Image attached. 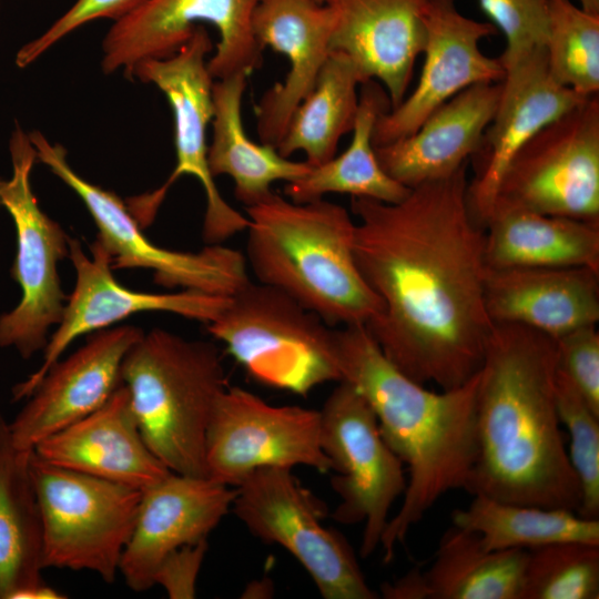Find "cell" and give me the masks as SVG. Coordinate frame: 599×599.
I'll use <instances>...</instances> for the list:
<instances>
[{"label":"cell","mask_w":599,"mask_h":599,"mask_svg":"<svg viewBox=\"0 0 599 599\" xmlns=\"http://www.w3.org/2000/svg\"><path fill=\"white\" fill-rule=\"evenodd\" d=\"M467 164L399 202L352 197L354 257L382 309L364 325L418 384L467 383L493 328L485 306V231L467 200Z\"/></svg>","instance_id":"1"},{"label":"cell","mask_w":599,"mask_h":599,"mask_svg":"<svg viewBox=\"0 0 599 599\" xmlns=\"http://www.w3.org/2000/svg\"><path fill=\"white\" fill-rule=\"evenodd\" d=\"M557 369L556 338L494 323L479 369L469 494L578 511L580 485L556 405Z\"/></svg>","instance_id":"2"},{"label":"cell","mask_w":599,"mask_h":599,"mask_svg":"<svg viewBox=\"0 0 599 599\" xmlns=\"http://www.w3.org/2000/svg\"><path fill=\"white\" fill-rule=\"evenodd\" d=\"M335 344L342 380L366 398L383 438L408 471L403 501L379 544L389 562L440 497L465 488L477 455L479 372L459 387L433 392L397 369L364 325L336 329Z\"/></svg>","instance_id":"3"},{"label":"cell","mask_w":599,"mask_h":599,"mask_svg":"<svg viewBox=\"0 0 599 599\" xmlns=\"http://www.w3.org/2000/svg\"><path fill=\"white\" fill-rule=\"evenodd\" d=\"M246 255L262 284L273 286L327 325H366L382 304L354 257L355 222L324 199L297 203L273 192L246 207Z\"/></svg>","instance_id":"4"},{"label":"cell","mask_w":599,"mask_h":599,"mask_svg":"<svg viewBox=\"0 0 599 599\" xmlns=\"http://www.w3.org/2000/svg\"><path fill=\"white\" fill-rule=\"evenodd\" d=\"M121 380L151 451L173 473L206 477L205 434L227 387L216 345L153 328L125 355Z\"/></svg>","instance_id":"5"},{"label":"cell","mask_w":599,"mask_h":599,"mask_svg":"<svg viewBox=\"0 0 599 599\" xmlns=\"http://www.w3.org/2000/svg\"><path fill=\"white\" fill-rule=\"evenodd\" d=\"M207 325L256 382L306 396L341 382L335 331L284 292L248 281Z\"/></svg>","instance_id":"6"},{"label":"cell","mask_w":599,"mask_h":599,"mask_svg":"<svg viewBox=\"0 0 599 599\" xmlns=\"http://www.w3.org/2000/svg\"><path fill=\"white\" fill-rule=\"evenodd\" d=\"M42 527L45 568L89 570L112 583L131 537L141 490L29 459Z\"/></svg>","instance_id":"7"},{"label":"cell","mask_w":599,"mask_h":599,"mask_svg":"<svg viewBox=\"0 0 599 599\" xmlns=\"http://www.w3.org/2000/svg\"><path fill=\"white\" fill-rule=\"evenodd\" d=\"M212 40L203 26L173 55L140 62L130 74L155 85L167 99L174 121L176 164L166 181L152 192L128 200L126 205L141 227L155 219L170 187L183 175L199 180L206 197L203 240L220 244L248 226L247 216L232 207L214 183L209 162L206 129L213 118V78L206 55Z\"/></svg>","instance_id":"8"},{"label":"cell","mask_w":599,"mask_h":599,"mask_svg":"<svg viewBox=\"0 0 599 599\" xmlns=\"http://www.w3.org/2000/svg\"><path fill=\"white\" fill-rule=\"evenodd\" d=\"M9 152L12 173L0 180V204L16 227L11 277L20 286L21 298L0 315V347H13L22 358H30L45 347L49 328L63 314L65 295L58 263L69 255L70 237L38 204L31 186L37 152L29 133L19 125L10 136Z\"/></svg>","instance_id":"9"},{"label":"cell","mask_w":599,"mask_h":599,"mask_svg":"<svg viewBox=\"0 0 599 599\" xmlns=\"http://www.w3.org/2000/svg\"><path fill=\"white\" fill-rule=\"evenodd\" d=\"M235 516L257 538L287 550L325 599H376L346 538L323 525L324 505L290 468H260L236 487Z\"/></svg>","instance_id":"10"},{"label":"cell","mask_w":599,"mask_h":599,"mask_svg":"<svg viewBox=\"0 0 599 599\" xmlns=\"http://www.w3.org/2000/svg\"><path fill=\"white\" fill-rule=\"evenodd\" d=\"M494 207L599 223L598 94L542 126L518 150Z\"/></svg>","instance_id":"11"},{"label":"cell","mask_w":599,"mask_h":599,"mask_svg":"<svg viewBox=\"0 0 599 599\" xmlns=\"http://www.w3.org/2000/svg\"><path fill=\"white\" fill-rule=\"evenodd\" d=\"M37 161L67 184L83 202L97 227V241L112 258V268H145L156 284L232 296L250 278L245 256L221 244H209L200 252H177L153 244L114 192L95 185L75 172L65 149L50 142L40 131L29 133Z\"/></svg>","instance_id":"12"},{"label":"cell","mask_w":599,"mask_h":599,"mask_svg":"<svg viewBox=\"0 0 599 599\" xmlns=\"http://www.w3.org/2000/svg\"><path fill=\"white\" fill-rule=\"evenodd\" d=\"M321 417V446L337 475L332 477L339 504L333 518L364 524L359 554L370 556L380 544L389 511L404 494V464L389 448L366 398L341 380L326 398Z\"/></svg>","instance_id":"13"},{"label":"cell","mask_w":599,"mask_h":599,"mask_svg":"<svg viewBox=\"0 0 599 599\" xmlns=\"http://www.w3.org/2000/svg\"><path fill=\"white\" fill-rule=\"evenodd\" d=\"M260 0H145L113 21L102 41L101 69L123 70L130 78L140 62L177 52L196 27L219 32L215 53L207 60L213 79L250 75L262 63L263 50L253 34V13Z\"/></svg>","instance_id":"14"},{"label":"cell","mask_w":599,"mask_h":599,"mask_svg":"<svg viewBox=\"0 0 599 599\" xmlns=\"http://www.w3.org/2000/svg\"><path fill=\"white\" fill-rule=\"evenodd\" d=\"M204 463L207 478L231 487L266 467L332 470L321 446L319 410L274 406L240 386H227L215 403Z\"/></svg>","instance_id":"15"},{"label":"cell","mask_w":599,"mask_h":599,"mask_svg":"<svg viewBox=\"0 0 599 599\" xmlns=\"http://www.w3.org/2000/svg\"><path fill=\"white\" fill-rule=\"evenodd\" d=\"M90 256L80 242L69 241L75 284L58 327L43 348L39 368L12 389L14 402L28 398L73 341L95 333L141 312H167L209 324L227 306L231 296L194 290L146 293L121 285L112 273V258L95 240Z\"/></svg>","instance_id":"16"},{"label":"cell","mask_w":599,"mask_h":599,"mask_svg":"<svg viewBox=\"0 0 599 599\" xmlns=\"http://www.w3.org/2000/svg\"><path fill=\"white\" fill-rule=\"evenodd\" d=\"M424 64L414 91L382 113L374 126L373 144L380 146L414 133L436 109L460 91L479 83L500 82V61L479 47L495 35L491 22L461 14L454 0H427Z\"/></svg>","instance_id":"17"},{"label":"cell","mask_w":599,"mask_h":599,"mask_svg":"<svg viewBox=\"0 0 599 599\" xmlns=\"http://www.w3.org/2000/svg\"><path fill=\"white\" fill-rule=\"evenodd\" d=\"M501 67L504 78L498 104L474 155L477 173L467 186L470 212L483 227L490 215L500 179L518 150L542 126L588 98L552 78L545 47Z\"/></svg>","instance_id":"18"},{"label":"cell","mask_w":599,"mask_h":599,"mask_svg":"<svg viewBox=\"0 0 599 599\" xmlns=\"http://www.w3.org/2000/svg\"><path fill=\"white\" fill-rule=\"evenodd\" d=\"M143 333L134 325L108 327L93 333L68 358L59 359L9 423L14 447L31 451L102 406L122 384L123 359Z\"/></svg>","instance_id":"19"},{"label":"cell","mask_w":599,"mask_h":599,"mask_svg":"<svg viewBox=\"0 0 599 599\" xmlns=\"http://www.w3.org/2000/svg\"><path fill=\"white\" fill-rule=\"evenodd\" d=\"M235 495V487L173 471L142 490L119 566L126 586L134 591L153 587L162 561L174 550L206 539L232 508Z\"/></svg>","instance_id":"20"},{"label":"cell","mask_w":599,"mask_h":599,"mask_svg":"<svg viewBox=\"0 0 599 599\" xmlns=\"http://www.w3.org/2000/svg\"><path fill=\"white\" fill-rule=\"evenodd\" d=\"M333 14L331 51L343 53L364 83L377 80L396 108L426 41L427 0H323ZM389 109V110H390Z\"/></svg>","instance_id":"21"},{"label":"cell","mask_w":599,"mask_h":599,"mask_svg":"<svg viewBox=\"0 0 599 599\" xmlns=\"http://www.w3.org/2000/svg\"><path fill=\"white\" fill-rule=\"evenodd\" d=\"M252 28L262 50L271 47L290 62L284 81L268 89L255 108L261 143L277 148L331 53L333 14L323 0H260Z\"/></svg>","instance_id":"22"},{"label":"cell","mask_w":599,"mask_h":599,"mask_svg":"<svg viewBox=\"0 0 599 599\" xmlns=\"http://www.w3.org/2000/svg\"><path fill=\"white\" fill-rule=\"evenodd\" d=\"M33 451L53 465L141 491L172 473L146 445L123 384L102 406Z\"/></svg>","instance_id":"23"},{"label":"cell","mask_w":599,"mask_h":599,"mask_svg":"<svg viewBox=\"0 0 599 599\" xmlns=\"http://www.w3.org/2000/svg\"><path fill=\"white\" fill-rule=\"evenodd\" d=\"M485 306L493 323L518 324L558 338L599 321V271L487 267Z\"/></svg>","instance_id":"24"},{"label":"cell","mask_w":599,"mask_h":599,"mask_svg":"<svg viewBox=\"0 0 599 599\" xmlns=\"http://www.w3.org/2000/svg\"><path fill=\"white\" fill-rule=\"evenodd\" d=\"M500 82L471 85L408 136L375 146L382 169L408 189L453 175L477 152L496 111Z\"/></svg>","instance_id":"25"},{"label":"cell","mask_w":599,"mask_h":599,"mask_svg":"<svg viewBox=\"0 0 599 599\" xmlns=\"http://www.w3.org/2000/svg\"><path fill=\"white\" fill-rule=\"evenodd\" d=\"M32 451V450H31ZM31 451L14 447L0 413V599H60L42 578V527Z\"/></svg>","instance_id":"26"},{"label":"cell","mask_w":599,"mask_h":599,"mask_svg":"<svg viewBox=\"0 0 599 599\" xmlns=\"http://www.w3.org/2000/svg\"><path fill=\"white\" fill-rule=\"evenodd\" d=\"M487 267H575L599 271V223L494 207L485 224Z\"/></svg>","instance_id":"27"},{"label":"cell","mask_w":599,"mask_h":599,"mask_svg":"<svg viewBox=\"0 0 599 599\" xmlns=\"http://www.w3.org/2000/svg\"><path fill=\"white\" fill-rule=\"evenodd\" d=\"M247 77L236 73L213 82V135L207 149L212 175H229L234 182L235 197L246 207L270 196L274 182L296 181L311 169L307 162L292 161L276 148L248 138L242 120Z\"/></svg>","instance_id":"28"},{"label":"cell","mask_w":599,"mask_h":599,"mask_svg":"<svg viewBox=\"0 0 599 599\" xmlns=\"http://www.w3.org/2000/svg\"><path fill=\"white\" fill-rule=\"evenodd\" d=\"M361 87L349 145L342 154L311 166L301 179L286 183L284 193L291 201L305 203L324 199L328 193H341L396 203L408 194L410 189L382 169L373 144L375 123L382 113L390 109L388 95L375 80Z\"/></svg>","instance_id":"29"},{"label":"cell","mask_w":599,"mask_h":599,"mask_svg":"<svg viewBox=\"0 0 599 599\" xmlns=\"http://www.w3.org/2000/svg\"><path fill=\"white\" fill-rule=\"evenodd\" d=\"M528 550H488L474 531L451 525L424 577L430 599H520Z\"/></svg>","instance_id":"30"},{"label":"cell","mask_w":599,"mask_h":599,"mask_svg":"<svg viewBox=\"0 0 599 599\" xmlns=\"http://www.w3.org/2000/svg\"><path fill=\"white\" fill-rule=\"evenodd\" d=\"M363 83L349 59L331 51L313 90L294 110L277 151L286 158L302 151L311 166L335 156L341 138L353 130Z\"/></svg>","instance_id":"31"},{"label":"cell","mask_w":599,"mask_h":599,"mask_svg":"<svg viewBox=\"0 0 599 599\" xmlns=\"http://www.w3.org/2000/svg\"><path fill=\"white\" fill-rule=\"evenodd\" d=\"M473 496L467 508L451 512L453 525L476 532L488 550H530L564 541L599 545V519L586 518L569 509Z\"/></svg>","instance_id":"32"},{"label":"cell","mask_w":599,"mask_h":599,"mask_svg":"<svg viewBox=\"0 0 599 599\" xmlns=\"http://www.w3.org/2000/svg\"><path fill=\"white\" fill-rule=\"evenodd\" d=\"M548 69L561 85L582 97L599 91V14L570 0H548Z\"/></svg>","instance_id":"33"},{"label":"cell","mask_w":599,"mask_h":599,"mask_svg":"<svg viewBox=\"0 0 599 599\" xmlns=\"http://www.w3.org/2000/svg\"><path fill=\"white\" fill-rule=\"evenodd\" d=\"M599 545L564 541L528 550L520 599H598Z\"/></svg>","instance_id":"34"},{"label":"cell","mask_w":599,"mask_h":599,"mask_svg":"<svg viewBox=\"0 0 599 599\" xmlns=\"http://www.w3.org/2000/svg\"><path fill=\"white\" fill-rule=\"evenodd\" d=\"M555 390L559 420L570 437V464L580 485L577 514L599 519V414L559 368Z\"/></svg>","instance_id":"35"},{"label":"cell","mask_w":599,"mask_h":599,"mask_svg":"<svg viewBox=\"0 0 599 599\" xmlns=\"http://www.w3.org/2000/svg\"><path fill=\"white\" fill-rule=\"evenodd\" d=\"M505 37L500 63L510 62L545 47L548 35V0H477Z\"/></svg>","instance_id":"36"},{"label":"cell","mask_w":599,"mask_h":599,"mask_svg":"<svg viewBox=\"0 0 599 599\" xmlns=\"http://www.w3.org/2000/svg\"><path fill=\"white\" fill-rule=\"evenodd\" d=\"M145 0H75L39 37L24 43L16 54V64L26 68L35 62L63 38L98 19L115 21L136 9Z\"/></svg>","instance_id":"37"},{"label":"cell","mask_w":599,"mask_h":599,"mask_svg":"<svg viewBox=\"0 0 599 599\" xmlns=\"http://www.w3.org/2000/svg\"><path fill=\"white\" fill-rule=\"evenodd\" d=\"M556 341L558 368L599 414V333L596 325L576 328Z\"/></svg>","instance_id":"38"},{"label":"cell","mask_w":599,"mask_h":599,"mask_svg":"<svg viewBox=\"0 0 599 599\" xmlns=\"http://www.w3.org/2000/svg\"><path fill=\"white\" fill-rule=\"evenodd\" d=\"M207 549L206 539L171 552L159 566L154 586H161L171 599L195 597L197 576Z\"/></svg>","instance_id":"39"},{"label":"cell","mask_w":599,"mask_h":599,"mask_svg":"<svg viewBox=\"0 0 599 599\" xmlns=\"http://www.w3.org/2000/svg\"><path fill=\"white\" fill-rule=\"evenodd\" d=\"M378 595L385 599H430L424 571L419 567L413 568L393 582L383 583Z\"/></svg>","instance_id":"40"},{"label":"cell","mask_w":599,"mask_h":599,"mask_svg":"<svg viewBox=\"0 0 599 599\" xmlns=\"http://www.w3.org/2000/svg\"><path fill=\"white\" fill-rule=\"evenodd\" d=\"M273 593L272 581L264 578L248 583L243 592V598H270Z\"/></svg>","instance_id":"41"},{"label":"cell","mask_w":599,"mask_h":599,"mask_svg":"<svg viewBox=\"0 0 599 599\" xmlns=\"http://www.w3.org/2000/svg\"><path fill=\"white\" fill-rule=\"evenodd\" d=\"M579 6L588 12L599 14V0H578Z\"/></svg>","instance_id":"42"},{"label":"cell","mask_w":599,"mask_h":599,"mask_svg":"<svg viewBox=\"0 0 599 599\" xmlns=\"http://www.w3.org/2000/svg\"><path fill=\"white\" fill-rule=\"evenodd\" d=\"M1 3H2V0H0V9H1Z\"/></svg>","instance_id":"43"},{"label":"cell","mask_w":599,"mask_h":599,"mask_svg":"<svg viewBox=\"0 0 599 599\" xmlns=\"http://www.w3.org/2000/svg\"><path fill=\"white\" fill-rule=\"evenodd\" d=\"M0 206H1V204H0Z\"/></svg>","instance_id":"44"}]
</instances>
